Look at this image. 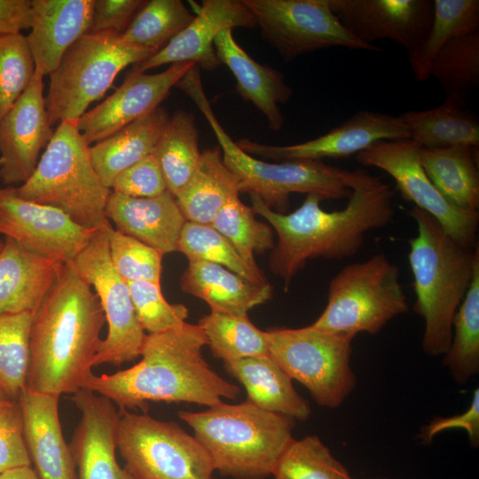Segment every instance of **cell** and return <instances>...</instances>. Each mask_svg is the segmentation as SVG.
<instances>
[{
    "instance_id": "obj_9",
    "label": "cell",
    "mask_w": 479,
    "mask_h": 479,
    "mask_svg": "<svg viewBox=\"0 0 479 479\" xmlns=\"http://www.w3.org/2000/svg\"><path fill=\"white\" fill-rule=\"evenodd\" d=\"M156 51L123 43L120 34L87 33L63 55L50 75L45 106L51 126L75 122L113 85L117 75Z\"/></svg>"
},
{
    "instance_id": "obj_50",
    "label": "cell",
    "mask_w": 479,
    "mask_h": 479,
    "mask_svg": "<svg viewBox=\"0 0 479 479\" xmlns=\"http://www.w3.org/2000/svg\"><path fill=\"white\" fill-rule=\"evenodd\" d=\"M33 0H0V36L31 27Z\"/></svg>"
},
{
    "instance_id": "obj_5",
    "label": "cell",
    "mask_w": 479,
    "mask_h": 479,
    "mask_svg": "<svg viewBox=\"0 0 479 479\" xmlns=\"http://www.w3.org/2000/svg\"><path fill=\"white\" fill-rule=\"evenodd\" d=\"M202 113L216 137L223 160L239 179L240 192L260 198L272 210L286 214L294 192L324 200L349 198L365 169L349 171L322 161L269 162L243 152L224 130L206 97L198 67L176 84Z\"/></svg>"
},
{
    "instance_id": "obj_11",
    "label": "cell",
    "mask_w": 479,
    "mask_h": 479,
    "mask_svg": "<svg viewBox=\"0 0 479 479\" xmlns=\"http://www.w3.org/2000/svg\"><path fill=\"white\" fill-rule=\"evenodd\" d=\"M116 448L137 479H212L205 448L178 424L121 410Z\"/></svg>"
},
{
    "instance_id": "obj_37",
    "label": "cell",
    "mask_w": 479,
    "mask_h": 479,
    "mask_svg": "<svg viewBox=\"0 0 479 479\" xmlns=\"http://www.w3.org/2000/svg\"><path fill=\"white\" fill-rule=\"evenodd\" d=\"M193 18L180 0L145 1L120 38L125 43L157 52Z\"/></svg>"
},
{
    "instance_id": "obj_44",
    "label": "cell",
    "mask_w": 479,
    "mask_h": 479,
    "mask_svg": "<svg viewBox=\"0 0 479 479\" xmlns=\"http://www.w3.org/2000/svg\"><path fill=\"white\" fill-rule=\"evenodd\" d=\"M35 62L21 33L0 36V122L29 86Z\"/></svg>"
},
{
    "instance_id": "obj_3",
    "label": "cell",
    "mask_w": 479,
    "mask_h": 479,
    "mask_svg": "<svg viewBox=\"0 0 479 479\" xmlns=\"http://www.w3.org/2000/svg\"><path fill=\"white\" fill-rule=\"evenodd\" d=\"M206 345L199 324L185 322L147 334L137 364L113 374L92 373L83 389L110 399L121 410L145 408L146 401L212 407L223 404V398L237 400L240 388L219 376L204 359L201 349Z\"/></svg>"
},
{
    "instance_id": "obj_28",
    "label": "cell",
    "mask_w": 479,
    "mask_h": 479,
    "mask_svg": "<svg viewBox=\"0 0 479 479\" xmlns=\"http://www.w3.org/2000/svg\"><path fill=\"white\" fill-rule=\"evenodd\" d=\"M224 370L246 389L254 405L294 420H307L311 410L294 389L292 379L268 355L224 362Z\"/></svg>"
},
{
    "instance_id": "obj_15",
    "label": "cell",
    "mask_w": 479,
    "mask_h": 479,
    "mask_svg": "<svg viewBox=\"0 0 479 479\" xmlns=\"http://www.w3.org/2000/svg\"><path fill=\"white\" fill-rule=\"evenodd\" d=\"M99 229L83 228L56 208L20 197L12 187L0 188V234L33 253L73 262Z\"/></svg>"
},
{
    "instance_id": "obj_8",
    "label": "cell",
    "mask_w": 479,
    "mask_h": 479,
    "mask_svg": "<svg viewBox=\"0 0 479 479\" xmlns=\"http://www.w3.org/2000/svg\"><path fill=\"white\" fill-rule=\"evenodd\" d=\"M399 278L398 266L383 253L344 266L331 279L326 306L311 326L352 339L378 334L409 310Z\"/></svg>"
},
{
    "instance_id": "obj_32",
    "label": "cell",
    "mask_w": 479,
    "mask_h": 479,
    "mask_svg": "<svg viewBox=\"0 0 479 479\" xmlns=\"http://www.w3.org/2000/svg\"><path fill=\"white\" fill-rule=\"evenodd\" d=\"M461 103L446 98L428 110L407 111L398 116L407 127L410 139L421 148L437 149L457 145L477 148L479 123L461 107Z\"/></svg>"
},
{
    "instance_id": "obj_10",
    "label": "cell",
    "mask_w": 479,
    "mask_h": 479,
    "mask_svg": "<svg viewBox=\"0 0 479 479\" xmlns=\"http://www.w3.org/2000/svg\"><path fill=\"white\" fill-rule=\"evenodd\" d=\"M264 332L269 356L292 381L306 387L318 405L336 408L354 389L352 338L311 325Z\"/></svg>"
},
{
    "instance_id": "obj_38",
    "label": "cell",
    "mask_w": 479,
    "mask_h": 479,
    "mask_svg": "<svg viewBox=\"0 0 479 479\" xmlns=\"http://www.w3.org/2000/svg\"><path fill=\"white\" fill-rule=\"evenodd\" d=\"M32 313L0 315V401L18 402L27 387Z\"/></svg>"
},
{
    "instance_id": "obj_52",
    "label": "cell",
    "mask_w": 479,
    "mask_h": 479,
    "mask_svg": "<svg viewBox=\"0 0 479 479\" xmlns=\"http://www.w3.org/2000/svg\"><path fill=\"white\" fill-rule=\"evenodd\" d=\"M6 403H9V402H3V401H0V406H2L3 404H6Z\"/></svg>"
},
{
    "instance_id": "obj_31",
    "label": "cell",
    "mask_w": 479,
    "mask_h": 479,
    "mask_svg": "<svg viewBox=\"0 0 479 479\" xmlns=\"http://www.w3.org/2000/svg\"><path fill=\"white\" fill-rule=\"evenodd\" d=\"M475 147L420 148L421 165L437 191L454 206L479 208V172Z\"/></svg>"
},
{
    "instance_id": "obj_14",
    "label": "cell",
    "mask_w": 479,
    "mask_h": 479,
    "mask_svg": "<svg viewBox=\"0 0 479 479\" xmlns=\"http://www.w3.org/2000/svg\"><path fill=\"white\" fill-rule=\"evenodd\" d=\"M420 148L412 139L381 140L357 153L356 160L388 173L404 200L432 216L459 245L473 249L479 212L454 206L437 191L421 165Z\"/></svg>"
},
{
    "instance_id": "obj_30",
    "label": "cell",
    "mask_w": 479,
    "mask_h": 479,
    "mask_svg": "<svg viewBox=\"0 0 479 479\" xmlns=\"http://www.w3.org/2000/svg\"><path fill=\"white\" fill-rule=\"evenodd\" d=\"M240 193L238 177L224 164L221 148L216 146L201 152L193 176L176 200L186 221L210 224L218 211Z\"/></svg>"
},
{
    "instance_id": "obj_39",
    "label": "cell",
    "mask_w": 479,
    "mask_h": 479,
    "mask_svg": "<svg viewBox=\"0 0 479 479\" xmlns=\"http://www.w3.org/2000/svg\"><path fill=\"white\" fill-rule=\"evenodd\" d=\"M177 251L184 254L189 262L219 264L252 282H268L262 271L249 265L232 243L210 224L186 221L179 237Z\"/></svg>"
},
{
    "instance_id": "obj_40",
    "label": "cell",
    "mask_w": 479,
    "mask_h": 479,
    "mask_svg": "<svg viewBox=\"0 0 479 479\" xmlns=\"http://www.w3.org/2000/svg\"><path fill=\"white\" fill-rule=\"evenodd\" d=\"M430 76L440 82L446 98L463 102L479 83V32L448 42L436 55Z\"/></svg>"
},
{
    "instance_id": "obj_19",
    "label": "cell",
    "mask_w": 479,
    "mask_h": 479,
    "mask_svg": "<svg viewBox=\"0 0 479 479\" xmlns=\"http://www.w3.org/2000/svg\"><path fill=\"white\" fill-rule=\"evenodd\" d=\"M43 78L35 70L27 89L0 122V179L4 185L25 183L53 136Z\"/></svg>"
},
{
    "instance_id": "obj_34",
    "label": "cell",
    "mask_w": 479,
    "mask_h": 479,
    "mask_svg": "<svg viewBox=\"0 0 479 479\" xmlns=\"http://www.w3.org/2000/svg\"><path fill=\"white\" fill-rule=\"evenodd\" d=\"M434 15L423 41L408 52L414 77L423 82L430 77L433 60L451 40L479 32L478 0H433Z\"/></svg>"
},
{
    "instance_id": "obj_46",
    "label": "cell",
    "mask_w": 479,
    "mask_h": 479,
    "mask_svg": "<svg viewBox=\"0 0 479 479\" xmlns=\"http://www.w3.org/2000/svg\"><path fill=\"white\" fill-rule=\"evenodd\" d=\"M32 466L23 434L18 402L0 406V474Z\"/></svg>"
},
{
    "instance_id": "obj_36",
    "label": "cell",
    "mask_w": 479,
    "mask_h": 479,
    "mask_svg": "<svg viewBox=\"0 0 479 479\" xmlns=\"http://www.w3.org/2000/svg\"><path fill=\"white\" fill-rule=\"evenodd\" d=\"M199 325L212 355L224 362L269 355L265 332L253 325L247 315L210 311Z\"/></svg>"
},
{
    "instance_id": "obj_49",
    "label": "cell",
    "mask_w": 479,
    "mask_h": 479,
    "mask_svg": "<svg viewBox=\"0 0 479 479\" xmlns=\"http://www.w3.org/2000/svg\"><path fill=\"white\" fill-rule=\"evenodd\" d=\"M144 3V0H95L89 32L121 35Z\"/></svg>"
},
{
    "instance_id": "obj_25",
    "label": "cell",
    "mask_w": 479,
    "mask_h": 479,
    "mask_svg": "<svg viewBox=\"0 0 479 479\" xmlns=\"http://www.w3.org/2000/svg\"><path fill=\"white\" fill-rule=\"evenodd\" d=\"M214 47L220 63L234 75L240 97L263 114L271 130H280L284 116L279 105L287 104L293 95L284 74L252 59L236 42L232 29L221 32L215 39Z\"/></svg>"
},
{
    "instance_id": "obj_7",
    "label": "cell",
    "mask_w": 479,
    "mask_h": 479,
    "mask_svg": "<svg viewBox=\"0 0 479 479\" xmlns=\"http://www.w3.org/2000/svg\"><path fill=\"white\" fill-rule=\"evenodd\" d=\"M90 146L77 122H60L34 172L15 192L63 211L83 228L103 227L108 222L106 206L112 190L96 173Z\"/></svg>"
},
{
    "instance_id": "obj_6",
    "label": "cell",
    "mask_w": 479,
    "mask_h": 479,
    "mask_svg": "<svg viewBox=\"0 0 479 479\" xmlns=\"http://www.w3.org/2000/svg\"><path fill=\"white\" fill-rule=\"evenodd\" d=\"M209 455L215 471L233 479H266L288 444L295 420L247 400L204 412H178Z\"/></svg>"
},
{
    "instance_id": "obj_47",
    "label": "cell",
    "mask_w": 479,
    "mask_h": 479,
    "mask_svg": "<svg viewBox=\"0 0 479 479\" xmlns=\"http://www.w3.org/2000/svg\"><path fill=\"white\" fill-rule=\"evenodd\" d=\"M111 190L130 197L151 198L168 189L160 165L151 153L121 172L114 178Z\"/></svg>"
},
{
    "instance_id": "obj_33",
    "label": "cell",
    "mask_w": 479,
    "mask_h": 479,
    "mask_svg": "<svg viewBox=\"0 0 479 479\" xmlns=\"http://www.w3.org/2000/svg\"><path fill=\"white\" fill-rule=\"evenodd\" d=\"M168 191L176 198L193 176L201 157L192 113L177 110L169 116L153 152Z\"/></svg>"
},
{
    "instance_id": "obj_24",
    "label": "cell",
    "mask_w": 479,
    "mask_h": 479,
    "mask_svg": "<svg viewBox=\"0 0 479 479\" xmlns=\"http://www.w3.org/2000/svg\"><path fill=\"white\" fill-rule=\"evenodd\" d=\"M106 216L116 230L163 255L177 251L186 223L176 198L168 190L151 198H134L112 192Z\"/></svg>"
},
{
    "instance_id": "obj_51",
    "label": "cell",
    "mask_w": 479,
    "mask_h": 479,
    "mask_svg": "<svg viewBox=\"0 0 479 479\" xmlns=\"http://www.w3.org/2000/svg\"><path fill=\"white\" fill-rule=\"evenodd\" d=\"M0 479H40L32 466L11 469L0 474Z\"/></svg>"
},
{
    "instance_id": "obj_45",
    "label": "cell",
    "mask_w": 479,
    "mask_h": 479,
    "mask_svg": "<svg viewBox=\"0 0 479 479\" xmlns=\"http://www.w3.org/2000/svg\"><path fill=\"white\" fill-rule=\"evenodd\" d=\"M127 284L137 320L148 334L165 332L185 323L188 309L184 304L167 302L160 284L149 281Z\"/></svg>"
},
{
    "instance_id": "obj_29",
    "label": "cell",
    "mask_w": 479,
    "mask_h": 479,
    "mask_svg": "<svg viewBox=\"0 0 479 479\" xmlns=\"http://www.w3.org/2000/svg\"><path fill=\"white\" fill-rule=\"evenodd\" d=\"M169 119L165 108L158 106L90 146L93 168L105 186L111 189L121 172L153 153Z\"/></svg>"
},
{
    "instance_id": "obj_4",
    "label": "cell",
    "mask_w": 479,
    "mask_h": 479,
    "mask_svg": "<svg viewBox=\"0 0 479 479\" xmlns=\"http://www.w3.org/2000/svg\"><path fill=\"white\" fill-rule=\"evenodd\" d=\"M418 233L409 240L414 310L424 319L421 346L431 357L444 355L452 341L455 313L479 264L478 247L459 245L428 213L409 210Z\"/></svg>"
},
{
    "instance_id": "obj_16",
    "label": "cell",
    "mask_w": 479,
    "mask_h": 479,
    "mask_svg": "<svg viewBox=\"0 0 479 479\" xmlns=\"http://www.w3.org/2000/svg\"><path fill=\"white\" fill-rule=\"evenodd\" d=\"M402 139H410V133L398 116L363 110L326 134L303 143L271 145L248 138L235 143L251 156L283 162L346 158L356 155L375 142Z\"/></svg>"
},
{
    "instance_id": "obj_12",
    "label": "cell",
    "mask_w": 479,
    "mask_h": 479,
    "mask_svg": "<svg viewBox=\"0 0 479 479\" xmlns=\"http://www.w3.org/2000/svg\"><path fill=\"white\" fill-rule=\"evenodd\" d=\"M263 39L286 62L318 50L343 47L381 51L354 36L332 12L328 0H241Z\"/></svg>"
},
{
    "instance_id": "obj_41",
    "label": "cell",
    "mask_w": 479,
    "mask_h": 479,
    "mask_svg": "<svg viewBox=\"0 0 479 479\" xmlns=\"http://www.w3.org/2000/svg\"><path fill=\"white\" fill-rule=\"evenodd\" d=\"M236 248L252 267L258 268L255 254H263L275 246L272 228L257 220L251 207L239 197L228 201L210 224Z\"/></svg>"
},
{
    "instance_id": "obj_26",
    "label": "cell",
    "mask_w": 479,
    "mask_h": 479,
    "mask_svg": "<svg viewBox=\"0 0 479 479\" xmlns=\"http://www.w3.org/2000/svg\"><path fill=\"white\" fill-rule=\"evenodd\" d=\"M64 263L33 253L10 238L0 250V315L34 313Z\"/></svg>"
},
{
    "instance_id": "obj_21",
    "label": "cell",
    "mask_w": 479,
    "mask_h": 479,
    "mask_svg": "<svg viewBox=\"0 0 479 479\" xmlns=\"http://www.w3.org/2000/svg\"><path fill=\"white\" fill-rule=\"evenodd\" d=\"M72 400L81 412L69 445L76 479H137L115 457L119 412L114 403L87 389Z\"/></svg>"
},
{
    "instance_id": "obj_27",
    "label": "cell",
    "mask_w": 479,
    "mask_h": 479,
    "mask_svg": "<svg viewBox=\"0 0 479 479\" xmlns=\"http://www.w3.org/2000/svg\"><path fill=\"white\" fill-rule=\"evenodd\" d=\"M180 285L185 293L205 301L211 311L236 316L247 315L272 297L269 282L257 284L208 262H189Z\"/></svg>"
},
{
    "instance_id": "obj_23",
    "label": "cell",
    "mask_w": 479,
    "mask_h": 479,
    "mask_svg": "<svg viewBox=\"0 0 479 479\" xmlns=\"http://www.w3.org/2000/svg\"><path fill=\"white\" fill-rule=\"evenodd\" d=\"M95 0H33L27 41L35 70L53 72L65 52L90 31Z\"/></svg>"
},
{
    "instance_id": "obj_35",
    "label": "cell",
    "mask_w": 479,
    "mask_h": 479,
    "mask_svg": "<svg viewBox=\"0 0 479 479\" xmlns=\"http://www.w3.org/2000/svg\"><path fill=\"white\" fill-rule=\"evenodd\" d=\"M443 356V365L459 385L479 373V264L455 313L451 344Z\"/></svg>"
},
{
    "instance_id": "obj_2",
    "label": "cell",
    "mask_w": 479,
    "mask_h": 479,
    "mask_svg": "<svg viewBox=\"0 0 479 479\" xmlns=\"http://www.w3.org/2000/svg\"><path fill=\"white\" fill-rule=\"evenodd\" d=\"M106 318L97 294L64 263L32 314L27 388L60 396L83 389L92 374Z\"/></svg>"
},
{
    "instance_id": "obj_43",
    "label": "cell",
    "mask_w": 479,
    "mask_h": 479,
    "mask_svg": "<svg viewBox=\"0 0 479 479\" xmlns=\"http://www.w3.org/2000/svg\"><path fill=\"white\" fill-rule=\"evenodd\" d=\"M112 264L126 282L149 281L161 285L163 254L146 244L106 225Z\"/></svg>"
},
{
    "instance_id": "obj_53",
    "label": "cell",
    "mask_w": 479,
    "mask_h": 479,
    "mask_svg": "<svg viewBox=\"0 0 479 479\" xmlns=\"http://www.w3.org/2000/svg\"><path fill=\"white\" fill-rule=\"evenodd\" d=\"M3 244H4V241L0 240V250H1L2 247H3Z\"/></svg>"
},
{
    "instance_id": "obj_17",
    "label": "cell",
    "mask_w": 479,
    "mask_h": 479,
    "mask_svg": "<svg viewBox=\"0 0 479 479\" xmlns=\"http://www.w3.org/2000/svg\"><path fill=\"white\" fill-rule=\"evenodd\" d=\"M341 23L359 40L373 44L388 39L408 52L425 38L433 15V0H328Z\"/></svg>"
},
{
    "instance_id": "obj_54",
    "label": "cell",
    "mask_w": 479,
    "mask_h": 479,
    "mask_svg": "<svg viewBox=\"0 0 479 479\" xmlns=\"http://www.w3.org/2000/svg\"><path fill=\"white\" fill-rule=\"evenodd\" d=\"M373 479H387V478H373Z\"/></svg>"
},
{
    "instance_id": "obj_22",
    "label": "cell",
    "mask_w": 479,
    "mask_h": 479,
    "mask_svg": "<svg viewBox=\"0 0 479 479\" xmlns=\"http://www.w3.org/2000/svg\"><path fill=\"white\" fill-rule=\"evenodd\" d=\"M59 397L26 387L18 400L25 443L40 479H76L75 464L59 422Z\"/></svg>"
},
{
    "instance_id": "obj_1",
    "label": "cell",
    "mask_w": 479,
    "mask_h": 479,
    "mask_svg": "<svg viewBox=\"0 0 479 479\" xmlns=\"http://www.w3.org/2000/svg\"><path fill=\"white\" fill-rule=\"evenodd\" d=\"M394 192L381 178L365 171L339 210L326 211L318 195L307 194L302 205L289 214L278 213L260 198L250 195L252 209L276 231L278 242L271 249L269 266L287 291L294 277L307 262L318 257L342 260L355 255L365 234L385 227L395 215Z\"/></svg>"
},
{
    "instance_id": "obj_18",
    "label": "cell",
    "mask_w": 479,
    "mask_h": 479,
    "mask_svg": "<svg viewBox=\"0 0 479 479\" xmlns=\"http://www.w3.org/2000/svg\"><path fill=\"white\" fill-rule=\"evenodd\" d=\"M194 65L176 63L153 75L131 71L113 94L79 118V131L90 145L147 115Z\"/></svg>"
},
{
    "instance_id": "obj_13",
    "label": "cell",
    "mask_w": 479,
    "mask_h": 479,
    "mask_svg": "<svg viewBox=\"0 0 479 479\" xmlns=\"http://www.w3.org/2000/svg\"><path fill=\"white\" fill-rule=\"evenodd\" d=\"M108 223L72 262L78 275L94 288L108 325L107 335L101 342L93 366L121 365L135 360L140 356L146 335L137 320L128 284L112 264L106 235Z\"/></svg>"
},
{
    "instance_id": "obj_48",
    "label": "cell",
    "mask_w": 479,
    "mask_h": 479,
    "mask_svg": "<svg viewBox=\"0 0 479 479\" xmlns=\"http://www.w3.org/2000/svg\"><path fill=\"white\" fill-rule=\"evenodd\" d=\"M462 428L468 436L473 447L479 445V389L473 391L468 408L462 413L447 417H436L425 425L419 435L424 444H431L438 434L452 429Z\"/></svg>"
},
{
    "instance_id": "obj_20",
    "label": "cell",
    "mask_w": 479,
    "mask_h": 479,
    "mask_svg": "<svg viewBox=\"0 0 479 479\" xmlns=\"http://www.w3.org/2000/svg\"><path fill=\"white\" fill-rule=\"evenodd\" d=\"M234 27H256V22L241 0L202 1L193 20L164 47L133 66L131 71H145L167 65L191 62L211 71L221 65L214 47L216 37Z\"/></svg>"
},
{
    "instance_id": "obj_42",
    "label": "cell",
    "mask_w": 479,
    "mask_h": 479,
    "mask_svg": "<svg viewBox=\"0 0 479 479\" xmlns=\"http://www.w3.org/2000/svg\"><path fill=\"white\" fill-rule=\"evenodd\" d=\"M271 475L274 479H355L317 436L293 439Z\"/></svg>"
}]
</instances>
